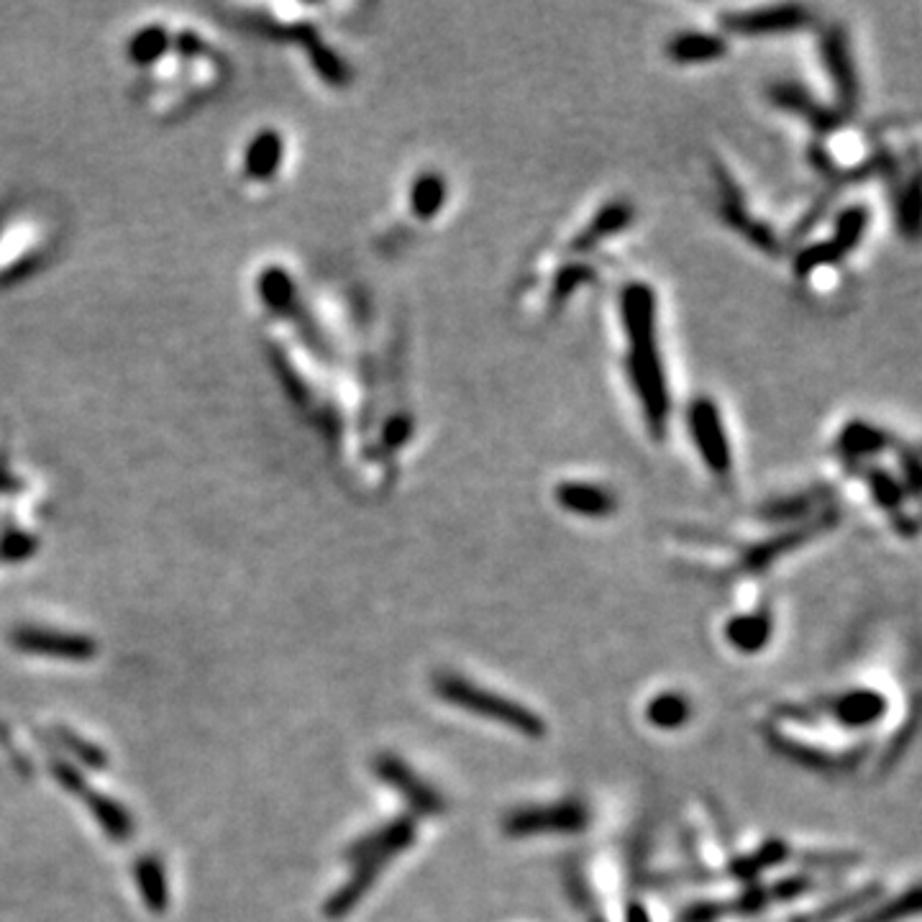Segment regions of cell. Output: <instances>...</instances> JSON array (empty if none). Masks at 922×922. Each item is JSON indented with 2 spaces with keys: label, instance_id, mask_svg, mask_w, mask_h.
<instances>
[{
  "label": "cell",
  "instance_id": "6da1fadb",
  "mask_svg": "<svg viewBox=\"0 0 922 922\" xmlns=\"http://www.w3.org/2000/svg\"><path fill=\"white\" fill-rule=\"evenodd\" d=\"M620 313H623L628 339V377H631L633 393L639 395L651 433L662 439L672 403L662 354H658L656 296L651 285H625L623 296H620Z\"/></svg>",
  "mask_w": 922,
  "mask_h": 922
},
{
  "label": "cell",
  "instance_id": "7a4b0ae2",
  "mask_svg": "<svg viewBox=\"0 0 922 922\" xmlns=\"http://www.w3.org/2000/svg\"><path fill=\"white\" fill-rule=\"evenodd\" d=\"M436 695H439L443 703L459 707V710L480 715L484 720L500 722V726L518 730L521 736L526 738H544L546 736V722L540 720V715L528 710L526 705L515 703V699H507L497 692L487 687L474 685L459 674H439L433 682Z\"/></svg>",
  "mask_w": 922,
  "mask_h": 922
},
{
  "label": "cell",
  "instance_id": "3957f363",
  "mask_svg": "<svg viewBox=\"0 0 922 922\" xmlns=\"http://www.w3.org/2000/svg\"><path fill=\"white\" fill-rule=\"evenodd\" d=\"M590 825V810L582 802L567 800L556 802V805H530L513 810L505 815L503 830L511 838H528V836H575V833L587 830Z\"/></svg>",
  "mask_w": 922,
  "mask_h": 922
},
{
  "label": "cell",
  "instance_id": "277c9868",
  "mask_svg": "<svg viewBox=\"0 0 922 922\" xmlns=\"http://www.w3.org/2000/svg\"><path fill=\"white\" fill-rule=\"evenodd\" d=\"M689 431L692 439H695V447L699 449V457L712 469V474H728L730 464H733L730 443L720 418V408L710 397H699V400L689 405Z\"/></svg>",
  "mask_w": 922,
  "mask_h": 922
},
{
  "label": "cell",
  "instance_id": "5b68a950",
  "mask_svg": "<svg viewBox=\"0 0 922 922\" xmlns=\"http://www.w3.org/2000/svg\"><path fill=\"white\" fill-rule=\"evenodd\" d=\"M11 643L15 648L26 651V654L65 658V662H87V658H93L95 651H98L95 641L87 639V635L52 631V628L36 625L15 628V631H11Z\"/></svg>",
  "mask_w": 922,
  "mask_h": 922
},
{
  "label": "cell",
  "instance_id": "8992f818",
  "mask_svg": "<svg viewBox=\"0 0 922 922\" xmlns=\"http://www.w3.org/2000/svg\"><path fill=\"white\" fill-rule=\"evenodd\" d=\"M866 226H869V211H866L864 205H856V208H848L840 213L836 230H833V236L828 238V242L810 246V249L800 254L797 267H794L797 269V275H810L817 267L844 259L846 254L854 249L858 242H861L866 234Z\"/></svg>",
  "mask_w": 922,
  "mask_h": 922
},
{
  "label": "cell",
  "instance_id": "52a82bcc",
  "mask_svg": "<svg viewBox=\"0 0 922 922\" xmlns=\"http://www.w3.org/2000/svg\"><path fill=\"white\" fill-rule=\"evenodd\" d=\"M377 774L385 784L393 786L403 794V800L416 810L420 815H441L447 810V800L441 797L433 786H428L424 779H420L416 771H412L405 761H400L393 753H383L377 759Z\"/></svg>",
  "mask_w": 922,
  "mask_h": 922
},
{
  "label": "cell",
  "instance_id": "ba28073f",
  "mask_svg": "<svg viewBox=\"0 0 922 922\" xmlns=\"http://www.w3.org/2000/svg\"><path fill=\"white\" fill-rule=\"evenodd\" d=\"M722 23L730 31L741 34H776V31H794L807 23V11L802 6H766L743 13L722 15Z\"/></svg>",
  "mask_w": 922,
  "mask_h": 922
},
{
  "label": "cell",
  "instance_id": "9c48e42d",
  "mask_svg": "<svg viewBox=\"0 0 922 922\" xmlns=\"http://www.w3.org/2000/svg\"><path fill=\"white\" fill-rule=\"evenodd\" d=\"M556 503L582 518H608L615 511V497L590 482H561L556 487Z\"/></svg>",
  "mask_w": 922,
  "mask_h": 922
},
{
  "label": "cell",
  "instance_id": "30bf717a",
  "mask_svg": "<svg viewBox=\"0 0 922 922\" xmlns=\"http://www.w3.org/2000/svg\"><path fill=\"white\" fill-rule=\"evenodd\" d=\"M887 710L885 695L873 689H850L830 703V712L848 728H866L877 722Z\"/></svg>",
  "mask_w": 922,
  "mask_h": 922
},
{
  "label": "cell",
  "instance_id": "8fae6325",
  "mask_svg": "<svg viewBox=\"0 0 922 922\" xmlns=\"http://www.w3.org/2000/svg\"><path fill=\"white\" fill-rule=\"evenodd\" d=\"M825 60H828V69L833 77V85H836L840 106L850 110L856 106L858 98V83H856V69L854 62H850L848 42L844 31H833V34L825 39Z\"/></svg>",
  "mask_w": 922,
  "mask_h": 922
},
{
  "label": "cell",
  "instance_id": "7c38bea8",
  "mask_svg": "<svg viewBox=\"0 0 922 922\" xmlns=\"http://www.w3.org/2000/svg\"><path fill=\"white\" fill-rule=\"evenodd\" d=\"M728 52L726 39L718 34H705V31H685L669 39L666 54L679 65H697V62H712Z\"/></svg>",
  "mask_w": 922,
  "mask_h": 922
},
{
  "label": "cell",
  "instance_id": "4fadbf2b",
  "mask_svg": "<svg viewBox=\"0 0 922 922\" xmlns=\"http://www.w3.org/2000/svg\"><path fill=\"white\" fill-rule=\"evenodd\" d=\"M726 639L730 646H733L736 651H741V654H757V651L764 648L771 639L769 613L766 610H761V613L733 618L726 628Z\"/></svg>",
  "mask_w": 922,
  "mask_h": 922
},
{
  "label": "cell",
  "instance_id": "5bb4252c",
  "mask_svg": "<svg viewBox=\"0 0 922 922\" xmlns=\"http://www.w3.org/2000/svg\"><path fill=\"white\" fill-rule=\"evenodd\" d=\"M85 802L87 807H90V813L103 830L108 833L110 838L118 840V844H126L133 836V821L129 815V810L124 805H118L116 800L106 797V794H98V792H85Z\"/></svg>",
  "mask_w": 922,
  "mask_h": 922
},
{
  "label": "cell",
  "instance_id": "9a60e30c",
  "mask_svg": "<svg viewBox=\"0 0 922 922\" xmlns=\"http://www.w3.org/2000/svg\"><path fill=\"white\" fill-rule=\"evenodd\" d=\"M133 877H137V887L147 908L152 912H164L170 892H167V877L162 864H159L154 856H141L137 866H133Z\"/></svg>",
  "mask_w": 922,
  "mask_h": 922
},
{
  "label": "cell",
  "instance_id": "2e32d148",
  "mask_svg": "<svg viewBox=\"0 0 922 922\" xmlns=\"http://www.w3.org/2000/svg\"><path fill=\"white\" fill-rule=\"evenodd\" d=\"M838 447L844 457L864 459V457L879 454V451L887 447V436L885 431H879L877 426L864 424V420H854V424H848L844 428V433H840Z\"/></svg>",
  "mask_w": 922,
  "mask_h": 922
},
{
  "label": "cell",
  "instance_id": "e0dca14e",
  "mask_svg": "<svg viewBox=\"0 0 922 922\" xmlns=\"http://www.w3.org/2000/svg\"><path fill=\"white\" fill-rule=\"evenodd\" d=\"M692 707L679 692H664V695L654 697L646 707V718L651 726L662 730H674L682 728L689 720Z\"/></svg>",
  "mask_w": 922,
  "mask_h": 922
},
{
  "label": "cell",
  "instance_id": "ac0fdd59",
  "mask_svg": "<svg viewBox=\"0 0 922 922\" xmlns=\"http://www.w3.org/2000/svg\"><path fill=\"white\" fill-rule=\"evenodd\" d=\"M631 218H633V211L628 208V205H623V203H615V205H610V208H605L600 213L598 218L592 221V226L585 230L582 236L577 238V244H575V249L577 251H585V249H592L594 244L598 242H602V238H608V236H615L618 230H623L628 224H631Z\"/></svg>",
  "mask_w": 922,
  "mask_h": 922
},
{
  "label": "cell",
  "instance_id": "d6986e66",
  "mask_svg": "<svg viewBox=\"0 0 922 922\" xmlns=\"http://www.w3.org/2000/svg\"><path fill=\"white\" fill-rule=\"evenodd\" d=\"M447 201V182L439 174H420L412 185V211L418 218H433Z\"/></svg>",
  "mask_w": 922,
  "mask_h": 922
},
{
  "label": "cell",
  "instance_id": "ffe728a7",
  "mask_svg": "<svg viewBox=\"0 0 922 922\" xmlns=\"http://www.w3.org/2000/svg\"><path fill=\"white\" fill-rule=\"evenodd\" d=\"M918 910H920V894H918V887H912L908 894L894 897V900H889L881 904V908L871 910L869 915H864L858 922H900L904 918L918 915Z\"/></svg>",
  "mask_w": 922,
  "mask_h": 922
},
{
  "label": "cell",
  "instance_id": "44dd1931",
  "mask_svg": "<svg viewBox=\"0 0 922 922\" xmlns=\"http://www.w3.org/2000/svg\"><path fill=\"white\" fill-rule=\"evenodd\" d=\"M871 492H873V497H877V503L881 507H887V511H897V505L902 503L900 484H897L889 474L877 472V469H873V474H871Z\"/></svg>",
  "mask_w": 922,
  "mask_h": 922
},
{
  "label": "cell",
  "instance_id": "7402d4cb",
  "mask_svg": "<svg viewBox=\"0 0 922 922\" xmlns=\"http://www.w3.org/2000/svg\"><path fill=\"white\" fill-rule=\"evenodd\" d=\"M60 738H62V743H65V749H67L69 753H73V757H77L79 761H83V764L93 766V769L106 766V757H103V753H100L98 749H95V746L85 743L83 738H77V736H73V733H67V730H62Z\"/></svg>",
  "mask_w": 922,
  "mask_h": 922
},
{
  "label": "cell",
  "instance_id": "603a6c76",
  "mask_svg": "<svg viewBox=\"0 0 922 922\" xmlns=\"http://www.w3.org/2000/svg\"><path fill=\"white\" fill-rule=\"evenodd\" d=\"M54 776L60 779V784L65 786V790H69V792H75V794H85L87 792V786H85V782L83 779H79V774L77 771L69 766V764H65V761H57V764H54Z\"/></svg>",
  "mask_w": 922,
  "mask_h": 922
},
{
  "label": "cell",
  "instance_id": "cb8c5ba5",
  "mask_svg": "<svg viewBox=\"0 0 922 922\" xmlns=\"http://www.w3.org/2000/svg\"><path fill=\"white\" fill-rule=\"evenodd\" d=\"M582 277H587V272H585L582 267H575V269H569V272H564L559 285H556V288H559V298H564V296H567V292L575 290L577 285H579V280H582Z\"/></svg>",
  "mask_w": 922,
  "mask_h": 922
},
{
  "label": "cell",
  "instance_id": "d4e9b609",
  "mask_svg": "<svg viewBox=\"0 0 922 922\" xmlns=\"http://www.w3.org/2000/svg\"><path fill=\"white\" fill-rule=\"evenodd\" d=\"M628 922H648V918L643 915V910H641V908H635V910L631 912V918H628Z\"/></svg>",
  "mask_w": 922,
  "mask_h": 922
}]
</instances>
